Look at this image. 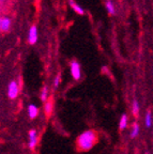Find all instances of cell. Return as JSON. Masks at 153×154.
I'll return each instance as SVG.
<instances>
[{"label":"cell","mask_w":153,"mask_h":154,"mask_svg":"<svg viewBox=\"0 0 153 154\" xmlns=\"http://www.w3.org/2000/svg\"><path fill=\"white\" fill-rule=\"evenodd\" d=\"M98 140V135L94 130H86L78 135L76 141V147L79 151H90L96 144Z\"/></svg>","instance_id":"obj_1"},{"label":"cell","mask_w":153,"mask_h":154,"mask_svg":"<svg viewBox=\"0 0 153 154\" xmlns=\"http://www.w3.org/2000/svg\"><path fill=\"white\" fill-rule=\"evenodd\" d=\"M7 95L10 100H15L19 95V84L17 80H11L8 84L7 88Z\"/></svg>","instance_id":"obj_2"},{"label":"cell","mask_w":153,"mask_h":154,"mask_svg":"<svg viewBox=\"0 0 153 154\" xmlns=\"http://www.w3.org/2000/svg\"><path fill=\"white\" fill-rule=\"evenodd\" d=\"M70 71H71V75H72L73 79L75 82H78L81 78V67L80 64L77 60H72L70 62Z\"/></svg>","instance_id":"obj_3"},{"label":"cell","mask_w":153,"mask_h":154,"mask_svg":"<svg viewBox=\"0 0 153 154\" xmlns=\"http://www.w3.org/2000/svg\"><path fill=\"white\" fill-rule=\"evenodd\" d=\"M39 141V137H38V132L36 130L32 128L28 132V148L31 151H33L36 148V144Z\"/></svg>","instance_id":"obj_4"},{"label":"cell","mask_w":153,"mask_h":154,"mask_svg":"<svg viewBox=\"0 0 153 154\" xmlns=\"http://www.w3.org/2000/svg\"><path fill=\"white\" fill-rule=\"evenodd\" d=\"M39 38V30L36 25H32L30 28H29L28 35H27V41L30 45H34V44L38 42Z\"/></svg>","instance_id":"obj_5"},{"label":"cell","mask_w":153,"mask_h":154,"mask_svg":"<svg viewBox=\"0 0 153 154\" xmlns=\"http://www.w3.org/2000/svg\"><path fill=\"white\" fill-rule=\"evenodd\" d=\"M39 112H40V108L36 104H29L27 106V113L30 119H36L39 116Z\"/></svg>","instance_id":"obj_6"},{"label":"cell","mask_w":153,"mask_h":154,"mask_svg":"<svg viewBox=\"0 0 153 154\" xmlns=\"http://www.w3.org/2000/svg\"><path fill=\"white\" fill-rule=\"evenodd\" d=\"M12 27V19L9 16L1 17V32H9Z\"/></svg>","instance_id":"obj_7"},{"label":"cell","mask_w":153,"mask_h":154,"mask_svg":"<svg viewBox=\"0 0 153 154\" xmlns=\"http://www.w3.org/2000/svg\"><path fill=\"white\" fill-rule=\"evenodd\" d=\"M69 5L70 8L74 11L76 14L78 15H85V9L81 5H79L75 0H69Z\"/></svg>","instance_id":"obj_8"},{"label":"cell","mask_w":153,"mask_h":154,"mask_svg":"<svg viewBox=\"0 0 153 154\" xmlns=\"http://www.w3.org/2000/svg\"><path fill=\"white\" fill-rule=\"evenodd\" d=\"M127 124H129V116H127V113H122L121 117H120L119 119V123H118V125H119V130L121 131H124L127 128Z\"/></svg>","instance_id":"obj_9"},{"label":"cell","mask_w":153,"mask_h":154,"mask_svg":"<svg viewBox=\"0 0 153 154\" xmlns=\"http://www.w3.org/2000/svg\"><path fill=\"white\" fill-rule=\"evenodd\" d=\"M49 87L47 85H44L41 89V93H40V100L43 103H46V102L49 100Z\"/></svg>","instance_id":"obj_10"},{"label":"cell","mask_w":153,"mask_h":154,"mask_svg":"<svg viewBox=\"0 0 153 154\" xmlns=\"http://www.w3.org/2000/svg\"><path fill=\"white\" fill-rule=\"evenodd\" d=\"M44 113L46 115V117H50L54 110V101L53 99H49L46 103H44V107H43Z\"/></svg>","instance_id":"obj_11"},{"label":"cell","mask_w":153,"mask_h":154,"mask_svg":"<svg viewBox=\"0 0 153 154\" xmlns=\"http://www.w3.org/2000/svg\"><path fill=\"white\" fill-rule=\"evenodd\" d=\"M140 133V126H139L138 123H133L132 124L131 131H130V137L131 139H135Z\"/></svg>","instance_id":"obj_12"},{"label":"cell","mask_w":153,"mask_h":154,"mask_svg":"<svg viewBox=\"0 0 153 154\" xmlns=\"http://www.w3.org/2000/svg\"><path fill=\"white\" fill-rule=\"evenodd\" d=\"M105 9L109 15H111V16L116 15V7H115V5H114L113 0H106L105 1Z\"/></svg>","instance_id":"obj_13"},{"label":"cell","mask_w":153,"mask_h":154,"mask_svg":"<svg viewBox=\"0 0 153 154\" xmlns=\"http://www.w3.org/2000/svg\"><path fill=\"white\" fill-rule=\"evenodd\" d=\"M145 125H146L147 128H150L153 125V116L151 110H148L146 113H145V119H144Z\"/></svg>","instance_id":"obj_14"},{"label":"cell","mask_w":153,"mask_h":154,"mask_svg":"<svg viewBox=\"0 0 153 154\" xmlns=\"http://www.w3.org/2000/svg\"><path fill=\"white\" fill-rule=\"evenodd\" d=\"M139 110H140V106H139V103L136 99L133 100L132 102V113L134 117H137L139 115Z\"/></svg>","instance_id":"obj_15"},{"label":"cell","mask_w":153,"mask_h":154,"mask_svg":"<svg viewBox=\"0 0 153 154\" xmlns=\"http://www.w3.org/2000/svg\"><path fill=\"white\" fill-rule=\"evenodd\" d=\"M60 82H61V75L58 74V75H56L55 78H54V80H53V88L54 89L56 90V89L59 88Z\"/></svg>","instance_id":"obj_16"},{"label":"cell","mask_w":153,"mask_h":154,"mask_svg":"<svg viewBox=\"0 0 153 154\" xmlns=\"http://www.w3.org/2000/svg\"><path fill=\"white\" fill-rule=\"evenodd\" d=\"M0 32H1V17H0Z\"/></svg>","instance_id":"obj_17"},{"label":"cell","mask_w":153,"mask_h":154,"mask_svg":"<svg viewBox=\"0 0 153 154\" xmlns=\"http://www.w3.org/2000/svg\"><path fill=\"white\" fill-rule=\"evenodd\" d=\"M145 154H150V153H149V152H146V153H145Z\"/></svg>","instance_id":"obj_18"}]
</instances>
